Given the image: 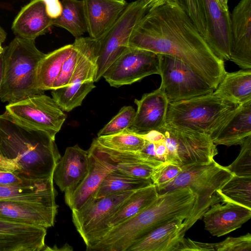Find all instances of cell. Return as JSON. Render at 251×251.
Returning <instances> with one entry per match:
<instances>
[{"instance_id": "cell-1", "label": "cell", "mask_w": 251, "mask_h": 251, "mask_svg": "<svg viewBox=\"0 0 251 251\" xmlns=\"http://www.w3.org/2000/svg\"><path fill=\"white\" fill-rule=\"evenodd\" d=\"M128 47L169 55L185 63L214 89L226 73L177 0L150 10L134 28Z\"/></svg>"}, {"instance_id": "cell-2", "label": "cell", "mask_w": 251, "mask_h": 251, "mask_svg": "<svg viewBox=\"0 0 251 251\" xmlns=\"http://www.w3.org/2000/svg\"><path fill=\"white\" fill-rule=\"evenodd\" d=\"M196 195L188 187L159 194L150 205L134 217L109 229L86 247L88 251H128L146 234L176 218H189Z\"/></svg>"}, {"instance_id": "cell-3", "label": "cell", "mask_w": 251, "mask_h": 251, "mask_svg": "<svg viewBox=\"0 0 251 251\" xmlns=\"http://www.w3.org/2000/svg\"><path fill=\"white\" fill-rule=\"evenodd\" d=\"M0 154L14 160L16 172L32 180L53 176L61 158L55 139L16 123L5 113L0 115Z\"/></svg>"}, {"instance_id": "cell-4", "label": "cell", "mask_w": 251, "mask_h": 251, "mask_svg": "<svg viewBox=\"0 0 251 251\" xmlns=\"http://www.w3.org/2000/svg\"><path fill=\"white\" fill-rule=\"evenodd\" d=\"M46 54L36 47L35 40L15 38L4 48V72L0 100L8 103L44 94L37 86L38 64Z\"/></svg>"}, {"instance_id": "cell-5", "label": "cell", "mask_w": 251, "mask_h": 251, "mask_svg": "<svg viewBox=\"0 0 251 251\" xmlns=\"http://www.w3.org/2000/svg\"><path fill=\"white\" fill-rule=\"evenodd\" d=\"M170 183L157 190L159 194L177 189L188 187L196 195L195 208L191 216L183 222L182 233L188 230L212 204L221 200L216 192L233 175L226 167L213 159L206 163L189 165L182 168Z\"/></svg>"}, {"instance_id": "cell-6", "label": "cell", "mask_w": 251, "mask_h": 251, "mask_svg": "<svg viewBox=\"0 0 251 251\" xmlns=\"http://www.w3.org/2000/svg\"><path fill=\"white\" fill-rule=\"evenodd\" d=\"M238 105L213 93L169 102L166 124L178 129L204 133L211 137Z\"/></svg>"}, {"instance_id": "cell-7", "label": "cell", "mask_w": 251, "mask_h": 251, "mask_svg": "<svg viewBox=\"0 0 251 251\" xmlns=\"http://www.w3.org/2000/svg\"><path fill=\"white\" fill-rule=\"evenodd\" d=\"M4 113L16 123L44 132L54 139L66 119L54 100L44 94L8 103Z\"/></svg>"}, {"instance_id": "cell-8", "label": "cell", "mask_w": 251, "mask_h": 251, "mask_svg": "<svg viewBox=\"0 0 251 251\" xmlns=\"http://www.w3.org/2000/svg\"><path fill=\"white\" fill-rule=\"evenodd\" d=\"M158 54L161 77L159 89L169 102L213 93L214 89L183 62L169 55Z\"/></svg>"}, {"instance_id": "cell-9", "label": "cell", "mask_w": 251, "mask_h": 251, "mask_svg": "<svg viewBox=\"0 0 251 251\" xmlns=\"http://www.w3.org/2000/svg\"><path fill=\"white\" fill-rule=\"evenodd\" d=\"M143 0L128 3L111 28L100 38L94 82L101 78L108 68L128 48L136 25L147 13Z\"/></svg>"}, {"instance_id": "cell-10", "label": "cell", "mask_w": 251, "mask_h": 251, "mask_svg": "<svg viewBox=\"0 0 251 251\" xmlns=\"http://www.w3.org/2000/svg\"><path fill=\"white\" fill-rule=\"evenodd\" d=\"M159 74L158 54L128 47L102 75L111 86L118 88Z\"/></svg>"}, {"instance_id": "cell-11", "label": "cell", "mask_w": 251, "mask_h": 251, "mask_svg": "<svg viewBox=\"0 0 251 251\" xmlns=\"http://www.w3.org/2000/svg\"><path fill=\"white\" fill-rule=\"evenodd\" d=\"M88 172L83 179L72 190L65 192V200L72 210L79 209L94 195L103 178L115 170V164L92 142L88 150Z\"/></svg>"}, {"instance_id": "cell-12", "label": "cell", "mask_w": 251, "mask_h": 251, "mask_svg": "<svg viewBox=\"0 0 251 251\" xmlns=\"http://www.w3.org/2000/svg\"><path fill=\"white\" fill-rule=\"evenodd\" d=\"M165 127L175 141L177 164L182 168L194 164L208 163L217 154L216 145L210 135L174 128L166 124Z\"/></svg>"}, {"instance_id": "cell-13", "label": "cell", "mask_w": 251, "mask_h": 251, "mask_svg": "<svg viewBox=\"0 0 251 251\" xmlns=\"http://www.w3.org/2000/svg\"><path fill=\"white\" fill-rule=\"evenodd\" d=\"M134 191L91 198L79 209L72 210V221L83 240L99 228Z\"/></svg>"}, {"instance_id": "cell-14", "label": "cell", "mask_w": 251, "mask_h": 251, "mask_svg": "<svg viewBox=\"0 0 251 251\" xmlns=\"http://www.w3.org/2000/svg\"><path fill=\"white\" fill-rule=\"evenodd\" d=\"M46 228L0 217V251H46Z\"/></svg>"}, {"instance_id": "cell-15", "label": "cell", "mask_w": 251, "mask_h": 251, "mask_svg": "<svg viewBox=\"0 0 251 251\" xmlns=\"http://www.w3.org/2000/svg\"><path fill=\"white\" fill-rule=\"evenodd\" d=\"M230 60L251 69V0H241L230 15Z\"/></svg>"}, {"instance_id": "cell-16", "label": "cell", "mask_w": 251, "mask_h": 251, "mask_svg": "<svg viewBox=\"0 0 251 251\" xmlns=\"http://www.w3.org/2000/svg\"><path fill=\"white\" fill-rule=\"evenodd\" d=\"M206 25L205 41L220 59L230 60V13L225 12L217 0H202Z\"/></svg>"}, {"instance_id": "cell-17", "label": "cell", "mask_w": 251, "mask_h": 251, "mask_svg": "<svg viewBox=\"0 0 251 251\" xmlns=\"http://www.w3.org/2000/svg\"><path fill=\"white\" fill-rule=\"evenodd\" d=\"M55 201H0V217L48 228L53 226L57 212Z\"/></svg>"}, {"instance_id": "cell-18", "label": "cell", "mask_w": 251, "mask_h": 251, "mask_svg": "<svg viewBox=\"0 0 251 251\" xmlns=\"http://www.w3.org/2000/svg\"><path fill=\"white\" fill-rule=\"evenodd\" d=\"M158 195L156 187L153 183L135 190L99 228L83 240L86 246L101 237L110 228L140 213L153 202Z\"/></svg>"}, {"instance_id": "cell-19", "label": "cell", "mask_w": 251, "mask_h": 251, "mask_svg": "<svg viewBox=\"0 0 251 251\" xmlns=\"http://www.w3.org/2000/svg\"><path fill=\"white\" fill-rule=\"evenodd\" d=\"M134 103L137 108L130 129L144 133L159 131L165 125L169 102L159 88L144 94L140 100L135 99Z\"/></svg>"}, {"instance_id": "cell-20", "label": "cell", "mask_w": 251, "mask_h": 251, "mask_svg": "<svg viewBox=\"0 0 251 251\" xmlns=\"http://www.w3.org/2000/svg\"><path fill=\"white\" fill-rule=\"evenodd\" d=\"M89 167L88 151L83 150L78 145L68 147L55 166L53 181L62 191L72 190L85 177Z\"/></svg>"}, {"instance_id": "cell-21", "label": "cell", "mask_w": 251, "mask_h": 251, "mask_svg": "<svg viewBox=\"0 0 251 251\" xmlns=\"http://www.w3.org/2000/svg\"><path fill=\"white\" fill-rule=\"evenodd\" d=\"M90 37L99 39L111 28L126 8V0H82Z\"/></svg>"}, {"instance_id": "cell-22", "label": "cell", "mask_w": 251, "mask_h": 251, "mask_svg": "<svg viewBox=\"0 0 251 251\" xmlns=\"http://www.w3.org/2000/svg\"><path fill=\"white\" fill-rule=\"evenodd\" d=\"M212 204L203 215L204 228L220 237L240 228L251 217V209L231 202Z\"/></svg>"}, {"instance_id": "cell-23", "label": "cell", "mask_w": 251, "mask_h": 251, "mask_svg": "<svg viewBox=\"0 0 251 251\" xmlns=\"http://www.w3.org/2000/svg\"><path fill=\"white\" fill-rule=\"evenodd\" d=\"M45 0H32L15 18L12 29L16 37L35 40L48 32L53 25Z\"/></svg>"}, {"instance_id": "cell-24", "label": "cell", "mask_w": 251, "mask_h": 251, "mask_svg": "<svg viewBox=\"0 0 251 251\" xmlns=\"http://www.w3.org/2000/svg\"><path fill=\"white\" fill-rule=\"evenodd\" d=\"M251 135V99L239 104L211 135L215 145H241Z\"/></svg>"}, {"instance_id": "cell-25", "label": "cell", "mask_w": 251, "mask_h": 251, "mask_svg": "<svg viewBox=\"0 0 251 251\" xmlns=\"http://www.w3.org/2000/svg\"><path fill=\"white\" fill-rule=\"evenodd\" d=\"M184 218L172 220L153 229L137 241L128 251H175L184 237Z\"/></svg>"}, {"instance_id": "cell-26", "label": "cell", "mask_w": 251, "mask_h": 251, "mask_svg": "<svg viewBox=\"0 0 251 251\" xmlns=\"http://www.w3.org/2000/svg\"><path fill=\"white\" fill-rule=\"evenodd\" d=\"M53 176L17 185H0V201H55Z\"/></svg>"}, {"instance_id": "cell-27", "label": "cell", "mask_w": 251, "mask_h": 251, "mask_svg": "<svg viewBox=\"0 0 251 251\" xmlns=\"http://www.w3.org/2000/svg\"><path fill=\"white\" fill-rule=\"evenodd\" d=\"M213 93L240 104L251 99V70L226 72Z\"/></svg>"}, {"instance_id": "cell-28", "label": "cell", "mask_w": 251, "mask_h": 251, "mask_svg": "<svg viewBox=\"0 0 251 251\" xmlns=\"http://www.w3.org/2000/svg\"><path fill=\"white\" fill-rule=\"evenodd\" d=\"M76 39L79 45L78 56L68 84L78 82H94L97 69L99 41L90 37Z\"/></svg>"}, {"instance_id": "cell-29", "label": "cell", "mask_w": 251, "mask_h": 251, "mask_svg": "<svg viewBox=\"0 0 251 251\" xmlns=\"http://www.w3.org/2000/svg\"><path fill=\"white\" fill-rule=\"evenodd\" d=\"M73 45L61 47L48 54L41 59L37 70V86L40 90H52L63 63L70 54Z\"/></svg>"}, {"instance_id": "cell-30", "label": "cell", "mask_w": 251, "mask_h": 251, "mask_svg": "<svg viewBox=\"0 0 251 251\" xmlns=\"http://www.w3.org/2000/svg\"><path fill=\"white\" fill-rule=\"evenodd\" d=\"M61 15L53 25L65 29L75 38L87 32L82 0H62Z\"/></svg>"}, {"instance_id": "cell-31", "label": "cell", "mask_w": 251, "mask_h": 251, "mask_svg": "<svg viewBox=\"0 0 251 251\" xmlns=\"http://www.w3.org/2000/svg\"><path fill=\"white\" fill-rule=\"evenodd\" d=\"M152 183L151 178L142 179L124 175L115 170L109 173L103 178L93 198L128 191H134Z\"/></svg>"}, {"instance_id": "cell-32", "label": "cell", "mask_w": 251, "mask_h": 251, "mask_svg": "<svg viewBox=\"0 0 251 251\" xmlns=\"http://www.w3.org/2000/svg\"><path fill=\"white\" fill-rule=\"evenodd\" d=\"M223 202H231L251 209V176H232L216 192Z\"/></svg>"}, {"instance_id": "cell-33", "label": "cell", "mask_w": 251, "mask_h": 251, "mask_svg": "<svg viewBox=\"0 0 251 251\" xmlns=\"http://www.w3.org/2000/svg\"><path fill=\"white\" fill-rule=\"evenodd\" d=\"M94 81L78 82L52 90V98L63 111L79 106L86 96L96 87Z\"/></svg>"}, {"instance_id": "cell-34", "label": "cell", "mask_w": 251, "mask_h": 251, "mask_svg": "<svg viewBox=\"0 0 251 251\" xmlns=\"http://www.w3.org/2000/svg\"><path fill=\"white\" fill-rule=\"evenodd\" d=\"M101 146L112 150L126 152H137L145 146L146 141L140 133L126 128L119 132L96 138Z\"/></svg>"}, {"instance_id": "cell-35", "label": "cell", "mask_w": 251, "mask_h": 251, "mask_svg": "<svg viewBox=\"0 0 251 251\" xmlns=\"http://www.w3.org/2000/svg\"><path fill=\"white\" fill-rule=\"evenodd\" d=\"M136 111L131 106H123L119 112L98 133V137L119 132L131 127Z\"/></svg>"}, {"instance_id": "cell-36", "label": "cell", "mask_w": 251, "mask_h": 251, "mask_svg": "<svg viewBox=\"0 0 251 251\" xmlns=\"http://www.w3.org/2000/svg\"><path fill=\"white\" fill-rule=\"evenodd\" d=\"M240 152L236 159L226 168L233 175L239 176H251V135L240 145Z\"/></svg>"}, {"instance_id": "cell-37", "label": "cell", "mask_w": 251, "mask_h": 251, "mask_svg": "<svg viewBox=\"0 0 251 251\" xmlns=\"http://www.w3.org/2000/svg\"><path fill=\"white\" fill-rule=\"evenodd\" d=\"M193 21L204 40L206 25L202 0H177Z\"/></svg>"}, {"instance_id": "cell-38", "label": "cell", "mask_w": 251, "mask_h": 251, "mask_svg": "<svg viewBox=\"0 0 251 251\" xmlns=\"http://www.w3.org/2000/svg\"><path fill=\"white\" fill-rule=\"evenodd\" d=\"M182 168L178 165L164 162L156 167L151 179L157 190L164 187L172 181L181 172Z\"/></svg>"}, {"instance_id": "cell-39", "label": "cell", "mask_w": 251, "mask_h": 251, "mask_svg": "<svg viewBox=\"0 0 251 251\" xmlns=\"http://www.w3.org/2000/svg\"><path fill=\"white\" fill-rule=\"evenodd\" d=\"M72 45L71 52L63 63L60 74L53 85L52 90L67 85L70 82L78 56L79 45L76 38Z\"/></svg>"}, {"instance_id": "cell-40", "label": "cell", "mask_w": 251, "mask_h": 251, "mask_svg": "<svg viewBox=\"0 0 251 251\" xmlns=\"http://www.w3.org/2000/svg\"><path fill=\"white\" fill-rule=\"evenodd\" d=\"M116 170L118 172L135 178L142 179L151 178L155 167L138 163H118L115 164Z\"/></svg>"}, {"instance_id": "cell-41", "label": "cell", "mask_w": 251, "mask_h": 251, "mask_svg": "<svg viewBox=\"0 0 251 251\" xmlns=\"http://www.w3.org/2000/svg\"><path fill=\"white\" fill-rule=\"evenodd\" d=\"M213 244L217 251H251V235L248 233L237 237H229Z\"/></svg>"}, {"instance_id": "cell-42", "label": "cell", "mask_w": 251, "mask_h": 251, "mask_svg": "<svg viewBox=\"0 0 251 251\" xmlns=\"http://www.w3.org/2000/svg\"><path fill=\"white\" fill-rule=\"evenodd\" d=\"M176 251H215L213 243H204L183 238L179 242Z\"/></svg>"}, {"instance_id": "cell-43", "label": "cell", "mask_w": 251, "mask_h": 251, "mask_svg": "<svg viewBox=\"0 0 251 251\" xmlns=\"http://www.w3.org/2000/svg\"><path fill=\"white\" fill-rule=\"evenodd\" d=\"M31 180H35L30 179L16 171L11 172L0 169V185H17Z\"/></svg>"}, {"instance_id": "cell-44", "label": "cell", "mask_w": 251, "mask_h": 251, "mask_svg": "<svg viewBox=\"0 0 251 251\" xmlns=\"http://www.w3.org/2000/svg\"><path fill=\"white\" fill-rule=\"evenodd\" d=\"M49 14L53 20L61 14L62 5L60 0H45Z\"/></svg>"}, {"instance_id": "cell-45", "label": "cell", "mask_w": 251, "mask_h": 251, "mask_svg": "<svg viewBox=\"0 0 251 251\" xmlns=\"http://www.w3.org/2000/svg\"><path fill=\"white\" fill-rule=\"evenodd\" d=\"M140 134L146 141L154 144L161 142L165 139L164 134L157 130H151L146 133H140Z\"/></svg>"}, {"instance_id": "cell-46", "label": "cell", "mask_w": 251, "mask_h": 251, "mask_svg": "<svg viewBox=\"0 0 251 251\" xmlns=\"http://www.w3.org/2000/svg\"><path fill=\"white\" fill-rule=\"evenodd\" d=\"M0 169L15 172L18 170V167L14 160L3 157L0 154Z\"/></svg>"}, {"instance_id": "cell-47", "label": "cell", "mask_w": 251, "mask_h": 251, "mask_svg": "<svg viewBox=\"0 0 251 251\" xmlns=\"http://www.w3.org/2000/svg\"><path fill=\"white\" fill-rule=\"evenodd\" d=\"M155 144V152L157 158L161 161L166 162L167 150L164 140Z\"/></svg>"}, {"instance_id": "cell-48", "label": "cell", "mask_w": 251, "mask_h": 251, "mask_svg": "<svg viewBox=\"0 0 251 251\" xmlns=\"http://www.w3.org/2000/svg\"><path fill=\"white\" fill-rule=\"evenodd\" d=\"M168 0H143L144 7L149 11L164 4Z\"/></svg>"}, {"instance_id": "cell-49", "label": "cell", "mask_w": 251, "mask_h": 251, "mask_svg": "<svg viewBox=\"0 0 251 251\" xmlns=\"http://www.w3.org/2000/svg\"><path fill=\"white\" fill-rule=\"evenodd\" d=\"M4 72V51L0 54V89Z\"/></svg>"}, {"instance_id": "cell-50", "label": "cell", "mask_w": 251, "mask_h": 251, "mask_svg": "<svg viewBox=\"0 0 251 251\" xmlns=\"http://www.w3.org/2000/svg\"><path fill=\"white\" fill-rule=\"evenodd\" d=\"M222 9L226 12L229 13L228 1V0H217Z\"/></svg>"}, {"instance_id": "cell-51", "label": "cell", "mask_w": 251, "mask_h": 251, "mask_svg": "<svg viewBox=\"0 0 251 251\" xmlns=\"http://www.w3.org/2000/svg\"><path fill=\"white\" fill-rule=\"evenodd\" d=\"M6 37V33L4 30L0 26V44L3 43Z\"/></svg>"}, {"instance_id": "cell-52", "label": "cell", "mask_w": 251, "mask_h": 251, "mask_svg": "<svg viewBox=\"0 0 251 251\" xmlns=\"http://www.w3.org/2000/svg\"><path fill=\"white\" fill-rule=\"evenodd\" d=\"M4 48H3L1 46V44H0V54L2 53L4 51Z\"/></svg>"}]
</instances>
